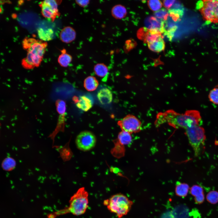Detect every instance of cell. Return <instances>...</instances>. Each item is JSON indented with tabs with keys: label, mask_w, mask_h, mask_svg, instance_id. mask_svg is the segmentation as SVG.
Wrapping results in <instances>:
<instances>
[{
	"label": "cell",
	"mask_w": 218,
	"mask_h": 218,
	"mask_svg": "<svg viewBox=\"0 0 218 218\" xmlns=\"http://www.w3.org/2000/svg\"><path fill=\"white\" fill-rule=\"evenodd\" d=\"M201 121L200 113L196 110H188L184 114L169 111L158 116L157 124L167 122L175 128L185 129L193 126L200 125Z\"/></svg>",
	"instance_id": "6da1fadb"
},
{
	"label": "cell",
	"mask_w": 218,
	"mask_h": 218,
	"mask_svg": "<svg viewBox=\"0 0 218 218\" xmlns=\"http://www.w3.org/2000/svg\"><path fill=\"white\" fill-rule=\"evenodd\" d=\"M22 45L23 48L27 52L26 57L22 60V66L27 69L38 67L45 52L47 42L41 40L26 37L22 40Z\"/></svg>",
	"instance_id": "7a4b0ae2"
},
{
	"label": "cell",
	"mask_w": 218,
	"mask_h": 218,
	"mask_svg": "<svg viewBox=\"0 0 218 218\" xmlns=\"http://www.w3.org/2000/svg\"><path fill=\"white\" fill-rule=\"evenodd\" d=\"M103 203L110 212L121 218L129 213L133 202L125 195L118 193L105 200Z\"/></svg>",
	"instance_id": "3957f363"
},
{
	"label": "cell",
	"mask_w": 218,
	"mask_h": 218,
	"mask_svg": "<svg viewBox=\"0 0 218 218\" xmlns=\"http://www.w3.org/2000/svg\"><path fill=\"white\" fill-rule=\"evenodd\" d=\"M88 193L84 187L80 188L71 197L68 211L75 216L83 215L88 204Z\"/></svg>",
	"instance_id": "277c9868"
},
{
	"label": "cell",
	"mask_w": 218,
	"mask_h": 218,
	"mask_svg": "<svg viewBox=\"0 0 218 218\" xmlns=\"http://www.w3.org/2000/svg\"><path fill=\"white\" fill-rule=\"evenodd\" d=\"M185 133L196 156L200 155L203 149L206 139L205 130L200 125H194L186 128Z\"/></svg>",
	"instance_id": "5b68a950"
},
{
	"label": "cell",
	"mask_w": 218,
	"mask_h": 218,
	"mask_svg": "<svg viewBox=\"0 0 218 218\" xmlns=\"http://www.w3.org/2000/svg\"><path fill=\"white\" fill-rule=\"evenodd\" d=\"M200 5L199 10L203 19L211 23H218V0H203Z\"/></svg>",
	"instance_id": "8992f818"
},
{
	"label": "cell",
	"mask_w": 218,
	"mask_h": 218,
	"mask_svg": "<svg viewBox=\"0 0 218 218\" xmlns=\"http://www.w3.org/2000/svg\"><path fill=\"white\" fill-rule=\"evenodd\" d=\"M96 142V137L92 132L84 131L80 133L77 137L75 143L78 148L80 150L87 151L92 149Z\"/></svg>",
	"instance_id": "52a82bcc"
},
{
	"label": "cell",
	"mask_w": 218,
	"mask_h": 218,
	"mask_svg": "<svg viewBox=\"0 0 218 218\" xmlns=\"http://www.w3.org/2000/svg\"><path fill=\"white\" fill-rule=\"evenodd\" d=\"M58 3L54 0H46L39 4L43 16L53 22L60 15L58 9Z\"/></svg>",
	"instance_id": "ba28073f"
},
{
	"label": "cell",
	"mask_w": 218,
	"mask_h": 218,
	"mask_svg": "<svg viewBox=\"0 0 218 218\" xmlns=\"http://www.w3.org/2000/svg\"><path fill=\"white\" fill-rule=\"evenodd\" d=\"M118 124L122 130L130 133L139 132L141 129V124L136 117L128 115L118 121Z\"/></svg>",
	"instance_id": "9c48e42d"
},
{
	"label": "cell",
	"mask_w": 218,
	"mask_h": 218,
	"mask_svg": "<svg viewBox=\"0 0 218 218\" xmlns=\"http://www.w3.org/2000/svg\"><path fill=\"white\" fill-rule=\"evenodd\" d=\"M59 37L60 40L63 42L69 43L75 39L76 32L75 30L71 26H66L61 30Z\"/></svg>",
	"instance_id": "30bf717a"
},
{
	"label": "cell",
	"mask_w": 218,
	"mask_h": 218,
	"mask_svg": "<svg viewBox=\"0 0 218 218\" xmlns=\"http://www.w3.org/2000/svg\"><path fill=\"white\" fill-rule=\"evenodd\" d=\"M97 97L100 102L103 105L110 104L113 99L111 91L107 88H103L97 92Z\"/></svg>",
	"instance_id": "8fae6325"
},
{
	"label": "cell",
	"mask_w": 218,
	"mask_h": 218,
	"mask_svg": "<svg viewBox=\"0 0 218 218\" xmlns=\"http://www.w3.org/2000/svg\"><path fill=\"white\" fill-rule=\"evenodd\" d=\"M93 102L91 99L85 95L80 96L76 102V106L82 111L86 112L93 106Z\"/></svg>",
	"instance_id": "7c38bea8"
},
{
	"label": "cell",
	"mask_w": 218,
	"mask_h": 218,
	"mask_svg": "<svg viewBox=\"0 0 218 218\" xmlns=\"http://www.w3.org/2000/svg\"><path fill=\"white\" fill-rule=\"evenodd\" d=\"M111 13L114 18L117 19H120L124 18L126 16L127 10L124 6L118 4L112 7Z\"/></svg>",
	"instance_id": "4fadbf2b"
},
{
	"label": "cell",
	"mask_w": 218,
	"mask_h": 218,
	"mask_svg": "<svg viewBox=\"0 0 218 218\" xmlns=\"http://www.w3.org/2000/svg\"><path fill=\"white\" fill-rule=\"evenodd\" d=\"M147 44L149 48L151 50L157 52H159L163 51L165 48V42L162 36L147 43Z\"/></svg>",
	"instance_id": "5bb4252c"
},
{
	"label": "cell",
	"mask_w": 218,
	"mask_h": 218,
	"mask_svg": "<svg viewBox=\"0 0 218 218\" xmlns=\"http://www.w3.org/2000/svg\"><path fill=\"white\" fill-rule=\"evenodd\" d=\"M189 189V186L188 184L180 182H176L175 191L177 196L183 198L185 197Z\"/></svg>",
	"instance_id": "9a60e30c"
},
{
	"label": "cell",
	"mask_w": 218,
	"mask_h": 218,
	"mask_svg": "<svg viewBox=\"0 0 218 218\" xmlns=\"http://www.w3.org/2000/svg\"><path fill=\"white\" fill-rule=\"evenodd\" d=\"M99 82L96 78L93 76H89L84 80V86L88 91H92L95 90L97 88Z\"/></svg>",
	"instance_id": "2e32d148"
},
{
	"label": "cell",
	"mask_w": 218,
	"mask_h": 218,
	"mask_svg": "<svg viewBox=\"0 0 218 218\" xmlns=\"http://www.w3.org/2000/svg\"><path fill=\"white\" fill-rule=\"evenodd\" d=\"M61 54L58 58V62L63 67H67L72 61L71 56L66 52V49H63L61 51Z\"/></svg>",
	"instance_id": "e0dca14e"
},
{
	"label": "cell",
	"mask_w": 218,
	"mask_h": 218,
	"mask_svg": "<svg viewBox=\"0 0 218 218\" xmlns=\"http://www.w3.org/2000/svg\"><path fill=\"white\" fill-rule=\"evenodd\" d=\"M159 19L154 17H150L148 18L147 20L146 23L148 28L150 29L158 30L160 31L162 27L163 21Z\"/></svg>",
	"instance_id": "ac0fdd59"
},
{
	"label": "cell",
	"mask_w": 218,
	"mask_h": 218,
	"mask_svg": "<svg viewBox=\"0 0 218 218\" xmlns=\"http://www.w3.org/2000/svg\"><path fill=\"white\" fill-rule=\"evenodd\" d=\"M94 70L95 74L100 77H107L108 74V68L103 63H99L94 66Z\"/></svg>",
	"instance_id": "d6986e66"
},
{
	"label": "cell",
	"mask_w": 218,
	"mask_h": 218,
	"mask_svg": "<svg viewBox=\"0 0 218 218\" xmlns=\"http://www.w3.org/2000/svg\"><path fill=\"white\" fill-rule=\"evenodd\" d=\"M38 33L40 39L44 41H50L53 39L54 32L51 29H44L40 28L38 29Z\"/></svg>",
	"instance_id": "ffe728a7"
},
{
	"label": "cell",
	"mask_w": 218,
	"mask_h": 218,
	"mask_svg": "<svg viewBox=\"0 0 218 218\" xmlns=\"http://www.w3.org/2000/svg\"><path fill=\"white\" fill-rule=\"evenodd\" d=\"M118 138L119 143L123 145L129 144L132 140L130 133L123 130L119 133Z\"/></svg>",
	"instance_id": "44dd1931"
},
{
	"label": "cell",
	"mask_w": 218,
	"mask_h": 218,
	"mask_svg": "<svg viewBox=\"0 0 218 218\" xmlns=\"http://www.w3.org/2000/svg\"><path fill=\"white\" fill-rule=\"evenodd\" d=\"M15 165L16 162L15 160L10 157L6 158L2 163L3 169L7 171H10L13 169Z\"/></svg>",
	"instance_id": "7402d4cb"
},
{
	"label": "cell",
	"mask_w": 218,
	"mask_h": 218,
	"mask_svg": "<svg viewBox=\"0 0 218 218\" xmlns=\"http://www.w3.org/2000/svg\"><path fill=\"white\" fill-rule=\"evenodd\" d=\"M56 106L57 112L60 116H64L66 111V104L62 100L58 99L56 101Z\"/></svg>",
	"instance_id": "603a6c76"
},
{
	"label": "cell",
	"mask_w": 218,
	"mask_h": 218,
	"mask_svg": "<svg viewBox=\"0 0 218 218\" xmlns=\"http://www.w3.org/2000/svg\"><path fill=\"white\" fill-rule=\"evenodd\" d=\"M206 199L207 201L212 204H215L218 202V192L211 191L206 195Z\"/></svg>",
	"instance_id": "cb8c5ba5"
},
{
	"label": "cell",
	"mask_w": 218,
	"mask_h": 218,
	"mask_svg": "<svg viewBox=\"0 0 218 218\" xmlns=\"http://www.w3.org/2000/svg\"><path fill=\"white\" fill-rule=\"evenodd\" d=\"M209 99L211 102L215 104H218V88H214L210 92Z\"/></svg>",
	"instance_id": "d4e9b609"
},
{
	"label": "cell",
	"mask_w": 218,
	"mask_h": 218,
	"mask_svg": "<svg viewBox=\"0 0 218 218\" xmlns=\"http://www.w3.org/2000/svg\"><path fill=\"white\" fill-rule=\"evenodd\" d=\"M148 5L150 9L154 11H157L161 8L162 4L158 0H150L148 1Z\"/></svg>",
	"instance_id": "484cf974"
},
{
	"label": "cell",
	"mask_w": 218,
	"mask_h": 218,
	"mask_svg": "<svg viewBox=\"0 0 218 218\" xmlns=\"http://www.w3.org/2000/svg\"><path fill=\"white\" fill-rule=\"evenodd\" d=\"M190 192L191 195L194 197H197L204 193L203 187L197 185L192 186L190 189Z\"/></svg>",
	"instance_id": "4316f807"
},
{
	"label": "cell",
	"mask_w": 218,
	"mask_h": 218,
	"mask_svg": "<svg viewBox=\"0 0 218 218\" xmlns=\"http://www.w3.org/2000/svg\"><path fill=\"white\" fill-rule=\"evenodd\" d=\"M154 15L158 19L162 21H166L169 15L168 12L166 9L162 8L156 12Z\"/></svg>",
	"instance_id": "83f0119b"
},
{
	"label": "cell",
	"mask_w": 218,
	"mask_h": 218,
	"mask_svg": "<svg viewBox=\"0 0 218 218\" xmlns=\"http://www.w3.org/2000/svg\"><path fill=\"white\" fill-rule=\"evenodd\" d=\"M75 2L77 5L83 8L86 7L90 3V1L89 0H77Z\"/></svg>",
	"instance_id": "f1b7e54d"
},
{
	"label": "cell",
	"mask_w": 218,
	"mask_h": 218,
	"mask_svg": "<svg viewBox=\"0 0 218 218\" xmlns=\"http://www.w3.org/2000/svg\"><path fill=\"white\" fill-rule=\"evenodd\" d=\"M194 201L195 203L197 204H200L203 203L205 200L204 193L197 197H194Z\"/></svg>",
	"instance_id": "f546056e"
},
{
	"label": "cell",
	"mask_w": 218,
	"mask_h": 218,
	"mask_svg": "<svg viewBox=\"0 0 218 218\" xmlns=\"http://www.w3.org/2000/svg\"><path fill=\"white\" fill-rule=\"evenodd\" d=\"M175 0H164L163 2L164 7L168 9H170L175 3Z\"/></svg>",
	"instance_id": "4dcf8cb0"
}]
</instances>
